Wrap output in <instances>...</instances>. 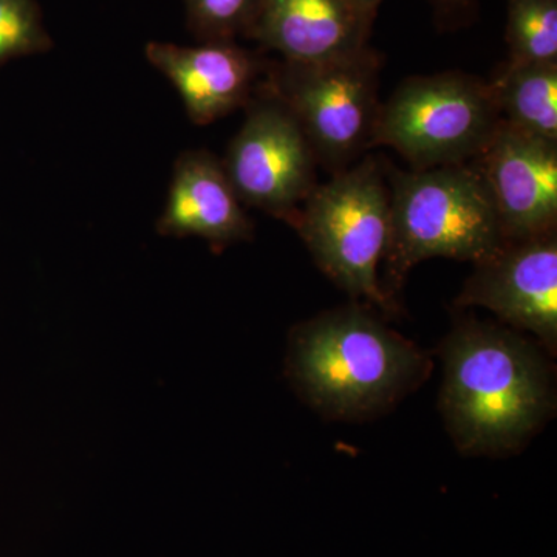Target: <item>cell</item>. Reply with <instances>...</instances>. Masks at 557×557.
<instances>
[{"instance_id": "1", "label": "cell", "mask_w": 557, "mask_h": 557, "mask_svg": "<svg viewBox=\"0 0 557 557\" xmlns=\"http://www.w3.org/2000/svg\"><path fill=\"white\" fill-rule=\"evenodd\" d=\"M440 412L467 456H504L527 446L556 408L552 369L511 329L458 322L442 346Z\"/></svg>"}, {"instance_id": "2", "label": "cell", "mask_w": 557, "mask_h": 557, "mask_svg": "<svg viewBox=\"0 0 557 557\" xmlns=\"http://www.w3.org/2000/svg\"><path fill=\"white\" fill-rule=\"evenodd\" d=\"M431 369L420 347L361 306L325 311L289 333V381L330 420L379 416L416 391Z\"/></svg>"}, {"instance_id": "3", "label": "cell", "mask_w": 557, "mask_h": 557, "mask_svg": "<svg viewBox=\"0 0 557 557\" xmlns=\"http://www.w3.org/2000/svg\"><path fill=\"white\" fill-rule=\"evenodd\" d=\"M508 242L485 182L472 161L395 172L391 185V234L381 288L388 299L423 260L446 258L478 263Z\"/></svg>"}, {"instance_id": "4", "label": "cell", "mask_w": 557, "mask_h": 557, "mask_svg": "<svg viewBox=\"0 0 557 557\" xmlns=\"http://www.w3.org/2000/svg\"><path fill=\"white\" fill-rule=\"evenodd\" d=\"M292 226L319 269L351 298L395 309L379 277L391 234V186L380 159L368 157L317 186Z\"/></svg>"}, {"instance_id": "5", "label": "cell", "mask_w": 557, "mask_h": 557, "mask_svg": "<svg viewBox=\"0 0 557 557\" xmlns=\"http://www.w3.org/2000/svg\"><path fill=\"white\" fill-rule=\"evenodd\" d=\"M500 121L486 81L460 72L413 76L381 104L372 148L397 150L416 171L469 163Z\"/></svg>"}, {"instance_id": "6", "label": "cell", "mask_w": 557, "mask_h": 557, "mask_svg": "<svg viewBox=\"0 0 557 557\" xmlns=\"http://www.w3.org/2000/svg\"><path fill=\"white\" fill-rule=\"evenodd\" d=\"M380 69V54L370 47L311 64L282 61L270 70L263 89L287 106L317 161L335 175L372 148L381 109Z\"/></svg>"}, {"instance_id": "7", "label": "cell", "mask_w": 557, "mask_h": 557, "mask_svg": "<svg viewBox=\"0 0 557 557\" xmlns=\"http://www.w3.org/2000/svg\"><path fill=\"white\" fill-rule=\"evenodd\" d=\"M242 203L292 225L317 188V157L296 116L262 90L222 161Z\"/></svg>"}, {"instance_id": "8", "label": "cell", "mask_w": 557, "mask_h": 557, "mask_svg": "<svg viewBox=\"0 0 557 557\" xmlns=\"http://www.w3.org/2000/svg\"><path fill=\"white\" fill-rule=\"evenodd\" d=\"M485 307L502 322L533 333L549 355L557 351V233L508 244L475 265L457 298Z\"/></svg>"}, {"instance_id": "9", "label": "cell", "mask_w": 557, "mask_h": 557, "mask_svg": "<svg viewBox=\"0 0 557 557\" xmlns=\"http://www.w3.org/2000/svg\"><path fill=\"white\" fill-rule=\"evenodd\" d=\"M472 163L485 182L508 244L556 231L557 143L502 120L490 145Z\"/></svg>"}, {"instance_id": "10", "label": "cell", "mask_w": 557, "mask_h": 557, "mask_svg": "<svg viewBox=\"0 0 557 557\" xmlns=\"http://www.w3.org/2000/svg\"><path fill=\"white\" fill-rule=\"evenodd\" d=\"M152 67L175 87L194 124L207 126L252 100L262 64L236 42L199 46L157 42L146 46Z\"/></svg>"}, {"instance_id": "11", "label": "cell", "mask_w": 557, "mask_h": 557, "mask_svg": "<svg viewBox=\"0 0 557 557\" xmlns=\"http://www.w3.org/2000/svg\"><path fill=\"white\" fill-rule=\"evenodd\" d=\"M157 231L168 237H200L214 247L255 234L225 168L208 150H185L175 161Z\"/></svg>"}, {"instance_id": "12", "label": "cell", "mask_w": 557, "mask_h": 557, "mask_svg": "<svg viewBox=\"0 0 557 557\" xmlns=\"http://www.w3.org/2000/svg\"><path fill=\"white\" fill-rule=\"evenodd\" d=\"M370 30L350 0H259L247 36L285 62L311 64L366 49Z\"/></svg>"}, {"instance_id": "13", "label": "cell", "mask_w": 557, "mask_h": 557, "mask_svg": "<svg viewBox=\"0 0 557 557\" xmlns=\"http://www.w3.org/2000/svg\"><path fill=\"white\" fill-rule=\"evenodd\" d=\"M486 84L505 123L557 143V64L507 61Z\"/></svg>"}, {"instance_id": "14", "label": "cell", "mask_w": 557, "mask_h": 557, "mask_svg": "<svg viewBox=\"0 0 557 557\" xmlns=\"http://www.w3.org/2000/svg\"><path fill=\"white\" fill-rule=\"evenodd\" d=\"M508 61L557 64V0H508Z\"/></svg>"}, {"instance_id": "15", "label": "cell", "mask_w": 557, "mask_h": 557, "mask_svg": "<svg viewBox=\"0 0 557 557\" xmlns=\"http://www.w3.org/2000/svg\"><path fill=\"white\" fill-rule=\"evenodd\" d=\"M53 49L36 0H0V69Z\"/></svg>"}, {"instance_id": "16", "label": "cell", "mask_w": 557, "mask_h": 557, "mask_svg": "<svg viewBox=\"0 0 557 557\" xmlns=\"http://www.w3.org/2000/svg\"><path fill=\"white\" fill-rule=\"evenodd\" d=\"M259 0H185L188 27L200 42H234L247 36Z\"/></svg>"}, {"instance_id": "17", "label": "cell", "mask_w": 557, "mask_h": 557, "mask_svg": "<svg viewBox=\"0 0 557 557\" xmlns=\"http://www.w3.org/2000/svg\"><path fill=\"white\" fill-rule=\"evenodd\" d=\"M434 7L435 20L443 28L463 27L474 20L479 0H429Z\"/></svg>"}, {"instance_id": "18", "label": "cell", "mask_w": 557, "mask_h": 557, "mask_svg": "<svg viewBox=\"0 0 557 557\" xmlns=\"http://www.w3.org/2000/svg\"><path fill=\"white\" fill-rule=\"evenodd\" d=\"M351 5L358 11L359 16L362 21L372 27L373 21H375L376 14L383 0H350Z\"/></svg>"}]
</instances>
